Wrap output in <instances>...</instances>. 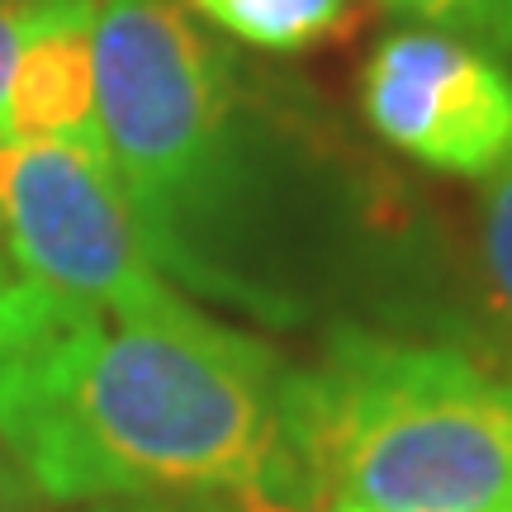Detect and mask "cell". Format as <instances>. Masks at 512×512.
<instances>
[{
	"mask_svg": "<svg viewBox=\"0 0 512 512\" xmlns=\"http://www.w3.org/2000/svg\"><path fill=\"white\" fill-rule=\"evenodd\" d=\"M95 105L143 252L176 290L261 328L413 313L418 223L290 72L181 0H100Z\"/></svg>",
	"mask_w": 512,
	"mask_h": 512,
	"instance_id": "1",
	"label": "cell"
},
{
	"mask_svg": "<svg viewBox=\"0 0 512 512\" xmlns=\"http://www.w3.org/2000/svg\"><path fill=\"white\" fill-rule=\"evenodd\" d=\"M285 384L280 351L181 290L100 304L29 275L0 290V446L43 503L200 494L318 512Z\"/></svg>",
	"mask_w": 512,
	"mask_h": 512,
	"instance_id": "2",
	"label": "cell"
},
{
	"mask_svg": "<svg viewBox=\"0 0 512 512\" xmlns=\"http://www.w3.org/2000/svg\"><path fill=\"white\" fill-rule=\"evenodd\" d=\"M285 418L318 512H512V375L456 342L328 323Z\"/></svg>",
	"mask_w": 512,
	"mask_h": 512,
	"instance_id": "3",
	"label": "cell"
},
{
	"mask_svg": "<svg viewBox=\"0 0 512 512\" xmlns=\"http://www.w3.org/2000/svg\"><path fill=\"white\" fill-rule=\"evenodd\" d=\"M356 95L370 133L427 171L489 181L512 157V67L475 38L394 29L370 48Z\"/></svg>",
	"mask_w": 512,
	"mask_h": 512,
	"instance_id": "4",
	"label": "cell"
},
{
	"mask_svg": "<svg viewBox=\"0 0 512 512\" xmlns=\"http://www.w3.org/2000/svg\"><path fill=\"white\" fill-rule=\"evenodd\" d=\"M5 238L19 275L81 299L143 304L176 290L147 261L105 143L19 147L5 185Z\"/></svg>",
	"mask_w": 512,
	"mask_h": 512,
	"instance_id": "5",
	"label": "cell"
},
{
	"mask_svg": "<svg viewBox=\"0 0 512 512\" xmlns=\"http://www.w3.org/2000/svg\"><path fill=\"white\" fill-rule=\"evenodd\" d=\"M95 15L100 0H43L29 19L5 91L15 147L105 143L95 105Z\"/></svg>",
	"mask_w": 512,
	"mask_h": 512,
	"instance_id": "6",
	"label": "cell"
},
{
	"mask_svg": "<svg viewBox=\"0 0 512 512\" xmlns=\"http://www.w3.org/2000/svg\"><path fill=\"white\" fill-rule=\"evenodd\" d=\"M190 15L252 53H309L356 24V0H181Z\"/></svg>",
	"mask_w": 512,
	"mask_h": 512,
	"instance_id": "7",
	"label": "cell"
},
{
	"mask_svg": "<svg viewBox=\"0 0 512 512\" xmlns=\"http://www.w3.org/2000/svg\"><path fill=\"white\" fill-rule=\"evenodd\" d=\"M479 275L489 304L512 332V157L484 185L479 204Z\"/></svg>",
	"mask_w": 512,
	"mask_h": 512,
	"instance_id": "8",
	"label": "cell"
},
{
	"mask_svg": "<svg viewBox=\"0 0 512 512\" xmlns=\"http://www.w3.org/2000/svg\"><path fill=\"white\" fill-rule=\"evenodd\" d=\"M427 29L475 38L498 57H512V0H380Z\"/></svg>",
	"mask_w": 512,
	"mask_h": 512,
	"instance_id": "9",
	"label": "cell"
},
{
	"mask_svg": "<svg viewBox=\"0 0 512 512\" xmlns=\"http://www.w3.org/2000/svg\"><path fill=\"white\" fill-rule=\"evenodd\" d=\"M43 0H0V219H5V185H10V166H15L19 147L10 143V128H5V91H10V72H15L19 43L29 19L38 15Z\"/></svg>",
	"mask_w": 512,
	"mask_h": 512,
	"instance_id": "10",
	"label": "cell"
},
{
	"mask_svg": "<svg viewBox=\"0 0 512 512\" xmlns=\"http://www.w3.org/2000/svg\"><path fill=\"white\" fill-rule=\"evenodd\" d=\"M81 512H238L228 498L200 494H147V498H110V503H86Z\"/></svg>",
	"mask_w": 512,
	"mask_h": 512,
	"instance_id": "11",
	"label": "cell"
},
{
	"mask_svg": "<svg viewBox=\"0 0 512 512\" xmlns=\"http://www.w3.org/2000/svg\"><path fill=\"white\" fill-rule=\"evenodd\" d=\"M0 512H38V494L19 475V465L10 460L5 446H0Z\"/></svg>",
	"mask_w": 512,
	"mask_h": 512,
	"instance_id": "12",
	"label": "cell"
}]
</instances>
